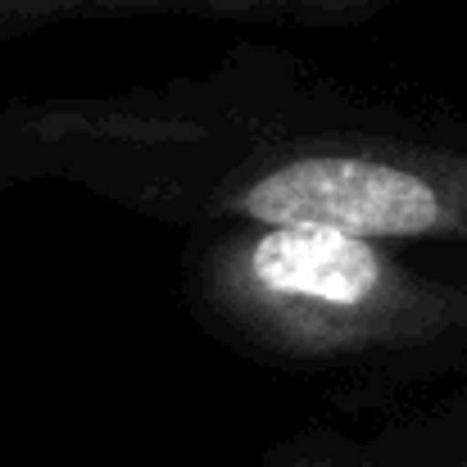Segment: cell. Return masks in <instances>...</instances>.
<instances>
[{
  "mask_svg": "<svg viewBox=\"0 0 467 467\" xmlns=\"http://www.w3.org/2000/svg\"><path fill=\"white\" fill-rule=\"evenodd\" d=\"M177 291L209 340L268 368L358 372L467 358V277H445L390 241L209 223L186 232Z\"/></svg>",
  "mask_w": 467,
  "mask_h": 467,
  "instance_id": "obj_2",
  "label": "cell"
},
{
  "mask_svg": "<svg viewBox=\"0 0 467 467\" xmlns=\"http://www.w3.org/2000/svg\"><path fill=\"white\" fill-rule=\"evenodd\" d=\"M36 168L159 223L467 245V119L232 55L209 78L27 114Z\"/></svg>",
  "mask_w": 467,
  "mask_h": 467,
  "instance_id": "obj_1",
  "label": "cell"
},
{
  "mask_svg": "<svg viewBox=\"0 0 467 467\" xmlns=\"http://www.w3.org/2000/svg\"><path fill=\"white\" fill-rule=\"evenodd\" d=\"M273 467H363L354 459H331V454H309V459H277Z\"/></svg>",
  "mask_w": 467,
  "mask_h": 467,
  "instance_id": "obj_4",
  "label": "cell"
},
{
  "mask_svg": "<svg viewBox=\"0 0 467 467\" xmlns=\"http://www.w3.org/2000/svg\"><path fill=\"white\" fill-rule=\"evenodd\" d=\"M409 0H0V36L50 23L109 18H232V23H296V27H358Z\"/></svg>",
  "mask_w": 467,
  "mask_h": 467,
  "instance_id": "obj_3",
  "label": "cell"
}]
</instances>
